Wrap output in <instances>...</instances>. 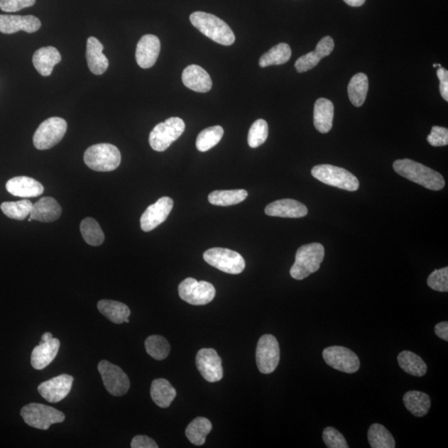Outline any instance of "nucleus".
Here are the masks:
<instances>
[{"label":"nucleus","instance_id":"f257e3e1","mask_svg":"<svg viewBox=\"0 0 448 448\" xmlns=\"http://www.w3.org/2000/svg\"><path fill=\"white\" fill-rule=\"evenodd\" d=\"M396 173L431 190L444 188L445 180L437 171L410 159L398 160L393 165Z\"/></svg>","mask_w":448,"mask_h":448},{"label":"nucleus","instance_id":"f03ea898","mask_svg":"<svg viewBox=\"0 0 448 448\" xmlns=\"http://www.w3.org/2000/svg\"><path fill=\"white\" fill-rule=\"evenodd\" d=\"M190 19L198 31L215 43L224 46L234 43L235 35L232 29L214 14L197 11L191 14Z\"/></svg>","mask_w":448,"mask_h":448},{"label":"nucleus","instance_id":"7ed1b4c3","mask_svg":"<svg viewBox=\"0 0 448 448\" xmlns=\"http://www.w3.org/2000/svg\"><path fill=\"white\" fill-rule=\"evenodd\" d=\"M324 257V248L321 244L302 246L295 254V263L290 271V275L299 280L308 278L321 268Z\"/></svg>","mask_w":448,"mask_h":448},{"label":"nucleus","instance_id":"20e7f679","mask_svg":"<svg viewBox=\"0 0 448 448\" xmlns=\"http://www.w3.org/2000/svg\"><path fill=\"white\" fill-rule=\"evenodd\" d=\"M121 155L118 148L111 144H97L88 148L84 154L85 164L98 172H109L119 167Z\"/></svg>","mask_w":448,"mask_h":448},{"label":"nucleus","instance_id":"39448f33","mask_svg":"<svg viewBox=\"0 0 448 448\" xmlns=\"http://www.w3.org/2000/svg\"><path fill=\"white\" fill-rule=\"evenodd\" d=\"M314 178L327 185L337 188L356 191L359 188V180L351 172L332 165H319L312 170Z\"/></svg>","mask_w":448,"mask_h":448},{"label":"nucleus","instance_id":"423d86ee","mask_svg":"<svg viewBox=\"0 0 448 448\" xmlns=\"http://www.w3.org/2000/svg\"><path fill=\"white\" fill-rule=\"evenodd\" d=\"M21 415L28 426L41 430H48L54 423H60L65 420V415L61 411L36 403L24 406Z\"/></svg>","mask_w":448,"mask_h":448},{"label":"nucleus","instance_id":"0eeeda50","mask_svg":"<svg viewBox=\"0 0 448 448\" xmlns=\"http://www.w3.org/2000/svg\"><path fill=\"white\" fill-rule=\"evenodd\" d=\"M185 130V121L179 117H170L159 123L151 132L150 145L155 151H165L178 140Z\"/></svg>","mask_w":448,"mask_h":448},{"label":"nucleus","instance_id":"6e6552de","mask_svg":"<svg viewBox=\"0 0 448 448\" xmlns=\"http://www.w3.org/2000/svg\"><path fill=\"white\" fill-rule=\"evenodd\" d=\"M204 259L212 267L229 274L242 273L246 267L242 255L227 248H214L207 250L204 253Z\"/></svg>","mask_w":448,"mask_h":448},{"label":"nucleus","instance_id":"1a4fd4ad","mask_svg":"<svg viewBox=\"0 0 448 448\" xmlns=\"http://www.w3.org/2000/svg\"><path fill=\"white\" fill-rule=\"evenodd\" d=\"M67 121L60 117H51L38 126L33 136V145L38 150H48L58 144L66 134Z\"/></svg>","mask_w":448,"mask_h":448},{"label":"nucleus","instance_id":"9d476101","mask_svg":"<svg viewBox=\"0 0 448 448\" xmlns=\"http://www.w3.org/2000/svg\"><path fill=\"white\" fill-rule=\"evenodd\" d=\"M216 290L213 285L204 280L186 278L179 285V295L183 301L193 306H204L215 297Z\"/></svg>","mask_w":448,"mask_h":448},{"label":"nucleus","instance_id":"9b49d317","mask_svg":"<svg viewBox=\"0 0 448 448\" xmlns=\"http://www.w3.org/2000/svg\"><path fill=\"white\" fill-rule=\"evenodd\" d=\"M256 361L259 371L269 375L275 371L280 361V347L273 334H264L259 339L256 349Z\"/></svg>","mask_w":448,"mask_h":448},{"label":"nucleus","instance_id":"f8f14e48","mask_svg":"<svg viewBox=\"0 0 448 448\" xmlns=\"http://www.w3.org/2000/svg\"><path fill=\"white\" fill-rule=\"evenodd\" d=\"M97 368L103 383L110 395L121 397L130 390V378L119 366L107 361H102L98 364Z\"/></svg>","mask_w":448,"mask_h":448},{"label":"nucleus","instance_id":"ddd939ff","mask_svg":"<svg viewBox=\"0 0 448 448\" xmlns=\"http://www.w3.org/2000/svg\"><path fill=\"white\" fill-rule=\"evenodd\" d=\"M322 356L329 366L341 372L354 373L361 368L357 354L346 347H328L324 349Z\"/></svg>","mask_w":448,"mask_h":448},{"label":"nucleus","instance_id":"4468645a","mask_svg":"<svg viewBox=\"0 0 448 448\" xmlns=\"http://www.w3.org/2000/svg\"><path fill=\"white\" fill-rule=\"evenodd\" d=\"M196 366L205 381L219 382L223 378L222 359L214 349H201L197 353Z\"/></svg>","mask_w":448,"mask_h":448},{"label":"nucleus","instance_id":"2eb2a0df","mask_svg":"<svg viewBox=\"0 0 448 448\" xmlns=\"http://www.w3.org/2000/svg\"><path fill=\"white\" fill-rule=\"evenodd\" d=\"M173 206V200L170 197H162L155 204L148 207L141 218V229L150 232L158 227L168 218Z\"/></svg>","mask_w":448,"mask_h":448},{"label":"nucleus","instance_id":"dca6fc26","mask_svg":"<svg viewBox=\"0 0 448 448\" xmlns=\"http://www.w3.org/2000/svg\"><path fill=\"white\" fill-rule=\"evenodd\" d=\"M60 342L53 338L50 332L44 333L42 341L33 349L31 354L32 366L37 371H42L50 364L58 356Z\"/></svg>","mask_w":448,"mask_h":448},{"label":"nucleus","instance_id":"f3484780","mask_svg":"<svg viewBox=\"0 0 448 448\" xmlns=\"http://www.w3.org/2000/svg\"><path fill=\"white\" fill-rule=\"evenodd\" d=\"M74 378L72 376L61 375L41 383L38 390L44 400L56 403L62 401L70 393Z\"/></svg>","mask_w":448,"mask_h":448},{"label":"nucleus","instance_id":"a211bd4d","mask_svg":"<svg viewBox=\"0 0 448 448\" xmlns=\"http://www.w3.org/2000/svg\"><path fill=\"white\" fill-rule=\"evenodd\" d=\"M160 52V41L158 37L147 34L137 43L136 59L141 68L147 69L155 65Z\"/></svg>","mask_w":448,"mask_h":448},{"label":"nucleus","instance_id":"6ab92c4d","mask_svg":"<svg viewBox=\"0 0 448 448\" xmlns=\"http://www.w3.org/2000/svg\"><path fill=\"white\" fill-rule=\"evenodd\" d=\"M41 27L39 19L33 16H2L0 14V32L12 34L18 31L35 33Z\"/></svg>","mask_w":448,"mask_h":448},{"label":"nucleus","instance_id":"aec40b11","mask_svg":"<svg viewBox=\"0 0 448 448\" xmlns=\"http://www.w3.org/2000/svg\"><path fill=\"white\" fill-rule=\"evenodd\" d=\"M266 214L280 218L298 219L303 218L308 214L306 205L301 202L284 199L273 202L265 209Z\"/></svg>","mask_w":448,"mask_h":448},{"label":"nucleus","instance_id":"412c9836","mask_svg":"<svg viewBox=\"0 0 448 448\" xmlns=\"http://www.w3.org/2000/svg\"><path fill=\"white\" fill-rule=\"evenodd\" d=\"M334 48L333 38L329 36L324 37L317 43L316 50L308 53L299 59L295 63V67L298 72H305L317 67L322 58L331 54Z\"/></svg>","mask_w":448,"mask_h":448},{"label":"nucleus","instance_id":"4be33fe9","mask_svg":"<svg viewBox=\"0 0 448 448\" xmlns=\"http://www.w3.org/2000/svg\"><path fill=\"white\" fill-rule=\"evenodd\" d=\"M6 190L13 196L21 197V198H34L43 193L44 187L40 182L31 177L18 176L7 182Z\"/></svg>","mask_w":448,"mask_h":448},{"label":"nucleus","instance_id":"5701e85b","mask_svg":"<svg viewBox=\"0 0 448 448\" xmlns=\"http://www.w3.org/2000/svg\"><path fill=\"white\" fill-rule=\"evenodd\" d=\"M182 81L186 87L197 92H208L213 86L209 74L198 65L187 67L182 74Z\"/></svg>","mask_w":448,"mask_h":448},{"label":"nucleus","instance_id":"b1692460","mask_svg":"<svg viewBox=\"0 0 448 448\" xmlns=\"http://www.w3.org/2000/svg\"><path fill=\"white\" fill-rule=\"evenodd\" d=\"M103 49H104V46L97 38H88L86 52L87 65L90 71L95 75H102L109 67V61L103 54Z\"/></svg>","mask_w":448,"mask_h":448},{"label":"nucleus","instance_id":"393cba45","mask_svg":"<svg viewBox=\"0 0 448 448\" xmlns=\"http://www.w3.org/2000/svg\"><path fill=\"white\" fill-rule=\"evenodd\" d=\"M62 60L60 53L56 48L44 47L33 54V63L39 74L43 77L50 76L54 66Z\"/></svg>","mask_w":448,"mask_h":448},{"label":"nucleus","instance_id":"a878e982","mask_svg":"<svg viewBox=\"0 0 448 448\" xmlns=\"http://www.w3.org/2000/svg\"><path fill=\"white\" fill-rule=\"evenodd\" d=\"M61 214L62 208L57 200L51 197H44L33 204L31 219L43 223H49L58 220Z\"/></svg>","mask_w":448,"mask_h":448},{"label":"nucleus","instance_id":"bb28decb","mask_svg":"<svg viewBox=\"0 0 448 448\" xmlns=\"http://www.w3.org/2000/svg\"><path fill=\"white\" fill-rule=\"evenodd\" d=\"M334 105L327 98H319L314 106V126L323 134L332 130L333 126Z\"/></svg>","mask_w":448,"mask_h":448},{"label":"nucleus","instance_id":"cd10ccee","mask_svg":"<svg viewBox=\"0 0 448 448\" xmlns=\"http://www.w3.org/2000/svg\"><path fill=\"white\" fill-rule=\"evenodd\" d=\"M176 395L175 388L165 378H156L151 383V396L152 400L160 408L170 407Z\"/></svg>","mask_w":448,"mask_h":448},{"label":"nucleus","instance_id":"c85d7f7f","mask_svg":"<svg viewBox=\"0 0 448 448\" xmlns=\"http://www.w3.org/2000/svg\"><path fill=\"white\" fill-rule=\"evenodd\" d=\"M97 308L103 316L115 324L125 323L131 316V310L126 304L111 300H101L97 303Z\"/></svg>","mask_w":448,"mask_h":448},{"label":"nucleus","instance_id":"c756f323","mask_svg":"<svg viewBox=\"0 0 448 448\" xmlns=\"http://www.w3.org/2000/svg\"><path fill=\"white\" fill-rule=\"evenodd\" d=\"M403 403L412 415L421 417L427 415L431 408V398L420 391H408L403 396Z\"/></svg>","mask_w":448,"mask_h":448},{"label":"nucleus","instance_id":"7c9ffc66","mask_svg":"<svg viewBox=\"0 0 448 448\" xmlns=\"http://www.w3.org/2000/svg\"><path fill=\"white\" fill-rule=\"evenodd\" d=\"M398 362L403 371L408 375L416 377H422L426 375L427 371L426 363L413 352L402 351L398 354Z\"/></svg>","mask_w":448,"mask_h":448},{"label":"nucleus","instance_id":"2f4dec72","mask_svg":"<svg viewBox=\"0 0 448 448\" xmlns=\"http://www.w3.org/2000/svg\"><path fill=\"white\" fill-rule=\"evenodd\" d=\"M211 422L208 418L198 417L192 421L185 430V435L189 441L195 446L204 445L206 437L212 431Z\"/></svg>","mask_w":448,"mask_h":448},{"label":"nucleus","instance_id":"473e14b6","mask_svg":"<svg viewBox=\"0 0 448 448\" xmlns=\"http://www.w3.org/2000/svg\"><path fill=\"white\" fill-rule=\"evenodd\" d=\"M368 90V77L364 73L354 75L348 85L349 101L354 106H361L366 102Z\"/></svg>","mask_w":448,"mask_h":448},{"label":"nucleus","instance_id":"72a5a7b5","mask_svg":"<svg viewBox=\"0 0 448 448\" xmlns=\"http://www.w3.org/2000/svg\"><path fill=\"white\" fill-rule=\"evenodd\" d=\"M292 57V49L288 43H279L263 54L259 60L261 67L273 65H282L290 60Z\"/></svg>","mask_w":448,"mask_h":448},{"label":"nucleus","instance_id":"f704fd0d","mask_svg":"<svg viewBox=\"0 0 448 448\" xmlns=\"http://www.w3.org/2000/svg\"><path fill=\"white\" fill-rule=\"evenodd\" d=\"M368 440L372 448H395V438L385 426L373 423L368 428Z\"/></svg>","mask_w":448,"mask_h":448},{"label":"nucleus","instance_id":"c9c22d12","mask_svg":"<svg viewBox=\"0 0 448 448\" xmlns=\"http://www.w3.org/2000/svg\"><path fill=\"white\" fill-rule=\"evenodd\" d=\"M247 197L244 190H216L209 195V201L211 204L225 207L242 203Z\"/></svg>","mask_w":448,"mask_h":448},{"label":"nucleus","instance_id":"e433bc0d","mask_svg":"<svg viewBox=\"0 0 448 448\" xmlns=\"http://www.w3.org/2000/svg\"><path fill=\"white\" fill-rule=\"evenodd\" d=\"M224 131L223 127L215 126L202 131L196 140V147L201 152H206L218 145L223 138Z\"/></svg>","mask_w":448,"mask_h":448},{"label":"nucleus","instance_id":"4c0bfd02","mask_svg":"<svg viewBox=\"0 0 448 448\" xmlns=\"http://www.w3.org/2000/svg\"><path fill=\"white\" fill-rule=\"evenodd\" d=\"M80 230L83 239L88 244L97 247L104 242V233H103L99 224L94 219H83L80 225Z\"/></svg>","mask_w":448,"mask_h":448},{"label":"nucleus","instance_id":"58836bf2","mask_svg":"<svg viewBox=\"0 0 448 448\" xmlns=\"http://www.w3.org/2000/svg\"><path fill=\"white\" fill-rule=\"evenodd\" d=\"M3 213L8 218L16 220H23L31 215L33 203L31 200H23L16 202H4L0 206Z\"/></svg>","mask_w":448,"mask_h":448},{"label":"nucleus","instance_id":"ea45409f","mask_svg":"<svg viewBox=\"0 0 448 448\" xmlns=\"http://www.w3.org/2000/svg\"><path fill=\"white\" fill-rule=\"evenodd\" d=\"M145 346L146 352L156 361H163L169 356L170 346L165 338L160 336H151L146 339Z\"/></svg>","mask_w":448,"mask_h":448},{"label":"nucleus","instance_id":"a19ab883","mask_svg":"<svg viewBox=\"0 0 448 448\" xmlns=\"http://www.w3.org/2000/svg\"><path fill=\"white\" fill-rule=\"evenodd\" d=\"M268 136V125L263 119L256 121L251 126L248 142L251 148H258L267 141Z\"/></svg>","mask_w":448,"mask_h":448},{"label":"nucleus","instance_id":"79ce46f5","mask_svg":"<svg viewBox=\"0 0 448 448\" xmlns=\"http://www.w3.org/2000/svg\"><path fill=\"white\" fill-rule=\"evenodd\" d=\"M428 287L437 292H448V268L435 270L428 277L427 280Z\"/></svg>","mask_w":448,"mask_h":448},{"label":"nucleus","instance_id":"37998d69","mask_svg":"<svg viewBox=\"0 0 448 448\" xmlns=\"http://www.w3.org/2000/svg\"><path fill=\"white\" fill-rule=\"evenodd\" d=\"M323 441L329 448H348L346 438L336 428L328 427L323 432Z\"/></svg>","mask_w":448,"mask_h":448},{"label":"nucleus","instance_id":"c03bdc74","mask_svg":"<svg viewBox=\"0 0 448 448\" xmlns=\"http://www.w3.org/2000/svg\"><path fill=\"white\" fill-rule=\"evenodd\" d=\"M427 141L432 146H446L448 145V130L445 127L433 126Z\"/></svg>","mask_w":448,"mask_h":448},{"label":"nucleus","instance_id":"a18cd8bd","mask_svg":"<svg viewBox=\"0 0 448 448\" xmlns=\"http://www.w3.org/2000/svg\"><path fill=\"white\" fill-rule=\"evenodd\" d=\"M36 0H0V9L4 12H17L33 6Z\"/></svg>","mask_w":448,"mask_h":448},{"label":"nucleus","instance_id":"49530a36","mask_svg":"<svg viewBox=\"0 0 448 448\" xmlns=\"http://www.w3.org/2000/svg\"><path fill=\"white\" fill-rule=\"evenodd\" d=\"M131 447L132 448H158L157 443L152 438L144 436L138 435L133 438Z\"/></svg>","mask_w":448,"mask_h":448},{"label":"nucleus","instance_id":"de8ad7c7","mask_svg":"<svg viewBox=\"0 0 448 448\" xmlns=\"http://www.w3.org/2000/svg\"><path fill=\"white\" fill-rule=\"evenodd\" d=\"M437 75L440 81V93L446 102H448V71L447 69L439 67L437 69Z\"/></svg>","mask_w":448,"mask_h":448},{"label":"nucleus","instance_id":"09e8293b","mask_svg":"<svg viewBox=\"0 0 448 448\" xmlns=\"http://www.w3.org/2000/svg\"><path fill=\"white\" fill-rule=\"evenodd\" d=\"M435 334L437 337L448 341V323L447 322H440L436 324L435 328Z\"/></svg>","mask_w":448,"mask_h":448},{"label":"nucleus","instance_id":"8fccbe9b","mask_svg":"<svg viewBox=\"0 0 448 448\" xmlns=\"http://www.w3.org/2000/svg\"><path fill=\"white\" fill-rule=\"evenodd\" d=\"M344 2L347 4L349 6L359 7L362 6L363 4L366 3V0H344Z\"/></svg>","mask_w":448,"mask_h":448},{"label":"nucleus","instance_id":"3c124183","mask_svg":"<svg viewBox=\"0 0 448 448\" xmlns=\"http://www.w3.org/2000/svg\"><path fill=\"white\" fill-rule=\"evenodd\" d=\"M433 67H441L442 66L440 65V64H433Z\"/></svg>","mask_w":448,"mask_h":448}]
</instances>
